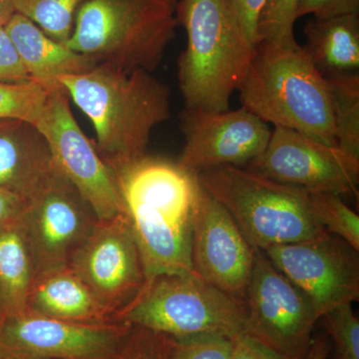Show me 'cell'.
Instances as JSON below:
<instances>
[{
    "label": "cell",
    "instance_id": "cb8c5ba5",
    "mask_svg": "<svg viewBox=\"0 0 359 359\" xmlns=\"http://www.w3.org/2000/svg\"><path fill=\"white\" fill-rule=\"evenodd\" d=\"M308 193L309 210L316 221L328 233L359 250V217L339 195L327 192Z\"/></svg>",
    "mask_w": 359,
    "mask_h": 359
},
{
    "label": "cell",
    "instance_id": "d4e9b609",
    "mask_svg": "<svg viewBox=\"0 0 359 359\" xmlns=\"http://www.w3.org/2000/svg\"><path fill=\"white\" fill-rule=\"evenodd\" d=\"M49 89L33 80L0 82V121L18 120L36 125Z\"/></svg>",
    "mask_w": 359,
    "mask_h": 359
},
{
    "label": "cell",
    "instance_id": "8fae6325",
    "mask_svg": "<svg viewBox=\"0 0 359 359\" xmlns=\"http://www.w3.org/2000/svg\"><path fill=\"white\" fill-rule=\"evenodd\" d=\"M132 325L77 323L25 311L0 318V358L4 359H111Z\"/></svg>",
    "mask_w": 359,
    "mask_h": 359
},
{
    "label": "cell",
    "instance_id": "7c38bea8",
    "mask_svg": "<svg viewBox=\"0 0 359 359\" xmlns=\"http://www.w3.org/2000/svg\"><path fill=\"white\" fill-rule=\"evenodd\" d=\"M20 219L37 275L67 266L99 222L88 203L59 169L39 193L26 201Z\"/></svg>",
    "mask_w": 359,
    "mask_h": 359
},
{
    "label": "cell",
    "instance_id": "5bb4252c",
    "mask_svg": "<svg viewBox=\"0 0 359 359\" xmlns=\"http://www.w3.org/2000/svg\"><path fill=\"white\" fill-rule=\"evenodd\" d=\"M68 266L113 313V318L146 283L140 250L125 214L99 221Z\"/></svg>",
    "mask_w": 359,
    "mask_h": 359
},
{
    "label": "cell",
    "instance_id": "30bf717a",
    "mask_svg": "<svg viewBox=\"0 0 359 359\" xmlns=\"http://www.w3.org/2000/svg\"><path fill=\"white\" fill-rule=\"evenodd\" d=\"M245 168L309 192L358 198L359 159L294 130L275 127L264 152Z\"/></svg>",
    "mask_w": 359,
    "mask_h": 359
},
{
    "label": "cell",
    "instance_id": "ac0fdd59",
    "mask_svg": "<svg viewBox=\"0 0 359 359\" xmlns=\"http://www.w3.org/2000/svg\"><path fill=\"white\" fill-rule=\"evenodd\" d=\"M26 311L70 323H114L113 313L68 266L36 276L28 294Z\"/></svg>",
    "mask_w": 359,
    "mask_h": 359
},
{
    "label": "cell",
    "instance_id": "1f68e13d",
    "mask_svg": "<svg viewBox=\"0 0 359 359\" xmlns=\"http://www.w3.org/2000/svg\"><path fill=\"white\" fill-rule=\"evenodd\" d=\"M26 80L32 79L23 67L6 28L4 26L0 27V82H18Z\"/></svg>",
    "mask_w": 359,
    "mask_h": 359
},
{
    "label": "cell",
    "instance_id": "7402d4cb",
    "mask_svg": "<svg viewBox=\"0 0 359 359\" xmlns=\"http://www.w3.org/2000/svg\"><path fill=\"white\" fill-rule=\"evenodd\" d=\"M334 115L337 147L359 159V74L325 77Z\"/></svg>",
    "mask_w": 359,
    "mask_h": 359
},
{
    "label": "cell",
    "instance_id": "f1b7e54d",
    "mask_svg": "<svg viewBox=\"0 0 359 359\" xmlns=\"http://www.w3.org/2000/svg\"><path fill=\"white\" fill-rule=\"evenodd\" d=\"M233 339L202 334L176 339L172 359H231Z\"/></svg>",
    "mask_w": 359,
    "mask_h": 359
},
{
    "label": "cell",
    "instance_id": "9c48e42d",
    "mask_svg": "<svg viewBox=\"0 0 359 359\" xmlns=\"http://www.w3.org/2000/svg\"><path fill=\"white\" fill-rule=\"evenodd\" d=\"M69 100L60 84L49 89L35 127L43 135L59 171L77 189L99 221H107L125 214L117 177L80 128Z\"/></svg>",
    "mask_w": 359,
    "mask_h": 359
},
{
    "label": "cell",
    "instance_id": "d6986e66",
    "mask_svg": "<svg viewBox=\"0 0 359 359\" xmlns=\"http://www.w3.org/2000/svg\"><path fill=\"white\" fill-rule=\"evenodd\" d=\"M4 28L28 76L46 88L58 85L60 77L82 74L97 65L91 58L52 39L20 13H14Z\"/></svg>",
    "mask_w": 359,
    "mask_h": 359
},
{
    "label": "cell",
    "instance_id": "836d02e7",
    "mask_svg": "<svg viewBox=\"0 0 359 359\" xmlns=\"http://www.w3.org/2000/svg\"><path fill=\"white\" fill-rule=\"evenodd\" d=\"M25 205L18 196L0 189V228L20 218Z\"/></svg>",
    "mask_w": 359,
    "mask_h": 359
},
{
    "label": "cell",
    "instance_id": "83f0119b",
    "mask_svg": "<svg viewBox=\"0 0 359 359\" xmlns=\"http://www.w3.org/2000/svg\"><path fill=\"white\" fill-rule=\"evenodd\" d=\"M176 339L147 328L134 327L111 359H172Z\"/></svg>",
    "mask_w": 359,
    "mask_h": 359
},
{
    "label": "cell",
    "instance_id": "8d00e7d4",
    "mask_svg": "<svg viewBox=\"0 0 359 359\" xmlns=\"http://www.w3.org/2000/svg\"><path fill=\"white\" fill-rule=\"evenodd\" d=\"M0 359H4V358H0Z\"/></svg>",
    "mask_w": 359,
    "mask_h": 359
},
{
    "label": "cell",
    "instance_id": "e0dca14e",
    "mask_svg": "<svg viewBox=\"0 0 359 359\" xmlns=\"http://www.w3.org/2000/svg\"><path fill=\"white\" fill-rule=\"evenodd\" d=\"M57 169L48 144L34 125L0 121V189L26 202Z\"/></svg>",
    "mask_w": 359,
    "mask_h": 359
},
{
    "label": "cell",
    "instance_id": "2e32d148",
    "mask_svg": "<svg viewBox=\"0 0 359 359\" xmlns=\"http://www.w3.org/2000/svg\"><path fill=\"white\" fill-rule=\"evenodd\" d=\"M255 252L229 212L199 182L192 219L195 273L223 292L245 299Z\"/></svg>",
    "mask_w": 359,
    "mask_h": 359
},
{
    "label": "cell",
    "instance_id": "4fadbf2b",
    "mask_svg": "<svg viewBox=\"0 0 359 359\" xmlns=\"http://www.w3.org/2000/svg\"><path fill=\"white\" fill-rule=\"evenodd\" d=\"M278 271L313 304L318 318L359 299L358 250L325 231L309 240L264 250Z\"/></svg>",
    "mask_w": 359,
    "mask_h": 359
},
{
    "label": "cell",
    "instance_id": "d590c367",
    "mask_svg": "<svg viewBox=\"0 0 359 359\" xmlns=\"http://www.w3.org/2000/svg\"><path fill=\"white\" fill-rule=\"evenodd\" d=\"M14 13L15 9L11 0H0V27L6 26Z\"/></svg>",
    "mask_w": 359,
    "mask_h": 359
},
{
    "label": "cell",
    "instance_id": "52a82bcc",
    "mask_svg": "<svg viewBox=\"0 0 359 359\" xmlns=\"http://www.w3.org/2000/svg\"><path fill=\"white\" fill-rule=\"evenodd\" d=\"M245 299L224 292L195 273L160 275L146 280L138 295L115 314L114 321L169 335L175 339L245 334Z\"/></svg>",
    "mask_w": 359,
    "mask_h": 359
},
{
    "label": "cell",
    "instance_id": "f546056e",
    "mask_svg": "<svg viewBox=\"0 0 359 359\" xmlns=\"http://www.w3.org/2000/svg\"><path fill=\"white\" fill-rule=\"evenodd\" d=\"M245 44L256 51L257 23L266 0H224Z\"/></svg>",
    "mask_w": 359,
    "mask_h": 359
},
{
    "label": "cell",
    "instance_id": "ffe728a7",
    "mask_svg": "<svg viewBox=\"0 0 359 359\" xmlns=\"http://www.w3.org/2000/svg\"><path fill=\"white\" fill-rule=\"evenodd\" d=\"M302 45L325 77L359 69V13L332 18H313L304 28Z\"/></svg>",
    "mask_w": 359,
    "mask_h": 359
},
{
    "label": "cell",
    "instance_id": "44dd1931",
    "mask_svg": "<svg viewBox=\"0 0 359 359\" xmlns=\"http://www.w3.org/2000/svg\"><path fill=\"white\" fill-rule=\"evenodd\" d=\"M37 269L18 218L0 228V318L26 311Z\"/></svg>",
    "mask_w": 359,
    "mask_h": 359
},
{
    "label": "cell",
    "instance_id": "8992f818",
    "mask_svg": "<svg viewBox=\"0 0 359 359\" xmlns=\"http://www.w3.org/2000/svg\"><path fill=\"white\" fill-rule=\"evenodd\" d=\"M196 175L255 250L302 242L325 231L311 215L306 190L245 167H215Z\"/></svg>",
    "mask_w": 359,
    "mask_h": 359
},
{
    "label": "cell",
    "instance_id": "4dcf8cb0",
    "mask_svg": "<svg viewBox=\"0 0 359 359\" xmlns=\"http://www.w3.org/2000/svg\"><path fill=\"white\" fill-rule=\"evenodd\" d=\"M351 13H359V0H299L297 16L323 18Z\"/></svg>",
    "mask_w": 359,
    "mask_h": 359
},
{
    "label": "cell",
    "instance_id": "e575fe53",
    "mask_svg": "<svg viewBox=\"0 0 359 359\" xmlns=\"http://www.w3.org/2000/svg\"><path fill=\"white\" fill-rule=\"evenodd\" d=\"M332 351V344L327 334L313 337L306 359H327Z\"/></svg>",
    "mask_w": 359,
    "mask_h": 359
},
{
    "label": "cell",
    "instance_id": "4316f807",
    "mask_svg": "<svg viewBox=\"0 0 359 359\" xmlns=\"http://www.w3.org/2000/svg\"><path fill=\"white\" fill-rule=\"evenodd\" d=\"M320 320L332 340L337 359H359V320L351 304L328 309Z\"/></svg>",
    "mask_w": 359,
    "mask_h": 359
},
{
    "label": "cell",
    "instance_id": "5b68a950",
    "mask_svg": "<svg viewBox=\"0 0 359 359\" xmlns=\"http://www.w3.org/2000/svg\"><path fill=\"white\" fill-rule=\"evenodd\" d=\"M178 0H85L65 45L99 63L154 72L173 40Z\"/></svg>",
    "mask_w": 359,
    "mask_h": 359
},
{
    "label": "cell",
    "instance_id": "9a60e30c",
    "mask_svg": "<svg viewBox=\"0 0 359 359\" xmlns=\"http://www.w3.org/2000/svg\"><path fill=\"white\" fill-rule=\"evenodd\" d=\"M185 145L179 166L192 174L219 166H248L264 152L271 129L254 113L209 112L185 108L181 114Z\"/></svg>",
    "mask_w": 359,
    "mask_h": 359
},
{
    "label": "cell",
    "instance_id": "3957f363",
    "mask_svg": "<svg viewBox=\"0 0 359 359\" xmlns=\"http://www.w3.org/2000/svg\"><path fill=\"white\" fill-rule=\"evenodd\" d=\"M238 90L242 107L268 124L337 146L327 79L297 41L257 44Z\"/></svg>",
    "mask_w": 359,
    "mask_h": 359
},
{
    "label": "cell",
    "instance_id": "d6a6232c",
    "mask_svg": "<svg viewBox=\"0 0 359 359\" xmlns=\"http://www.w3.org/2000/svg\"><path fill=\"white\" fill-rule=\"evenodd\" d=\"M231 359H294L271 351L249 335L241 334L233 339Z\"/></svg>",
    "mask_w": 359,
    "mask_h": 359
},
{
    "label": "cell",
    "instance_id": "484cf974",
    "mask_svg": "<svg viewBox=\"0 0 359 359\" xmlns=\"http://www.w3.org/2000/svg\"><path fill=\"white\" fill-rule=\"evenodd\" d=\"M299 0H266L257 23V44L297 41L294 23Z\"/></svg>",
    "mask_w": 359,
    "mask_h": 359
},
{
    "label": "cell",
    "instance_id": "277c9868",
    "mask_svg": "<svg viewBox=\"0 0 359 359\" xmlns=\"http://www.w3.org/2000/svg\"><path fill=\"white\" fill-rule=\"evenodd\" d=\"M177 22L187 33L178 61L185 108L230 110L255 51L245 44L224 0H180Z\"/></svg>",
    "mask_w": 359,
    "mask_h": 359
},
{
    "label": "cell",
    "instance_id": "7a4b0ae2",
    "mask_svg": "<svg viewBox=\"0 0 359 359\" xmlns=\"http://www.w3.org/2000/svg\"><path fill=\"white\" fill-rule=\"evenodd\" d=\"M57 81L91 121L97 152L114 173L147 155L153 130L171 114L169 88L149 71L99 63Z\"/></svg>",
    "mask_w": 359,
    "mask_h": 359
},
{
    "label": "cell",
    "instance_id": "ba28073f",
    "mask_svg": "<svg viewBox=\"0 0 359 359\" xmlns=\"http://www.w3.org/2000/svg\"><path fill=\"white\" fill-rule=\"evenodd\" d=\"M245 302V334L287 358L306 359L320 318L306 294L262 250L255 252Z\"/></svg>",
    "mask_w": 359,
    "mask_h": 359
},
{
    "label": "cell",
    "instance_id": "603a6c76",
    "mask_svg": "<svg viewBox=\"0 0 359 359\" xmlns=\"http://www.w3.org/2000/svg\"><path fill=\"white\" fill-rule=\"evenodd\" d=\"M85 0H11L15 13L39 26L52 39L65 44L74 28L78 8Z\"/></svg>",
    "mask_w": 359,
    "mask_h": 359
},
{
    "label": "cell",
    "instance_id": "6da1fadb",
    "mask_svg": "<svg viewBox=\"0 0 359 359\" xmlns=\"http://www.w3.org/2000/svg\"><path fill=\"white\" fill-rule=\"evenodd\" d=\"M115 174L146 280L160 275H197L192 264L197 175L148 154Z\"/></svg>",
    "mask_w": 359,
    "mask_h": 359
}]
</instances>
